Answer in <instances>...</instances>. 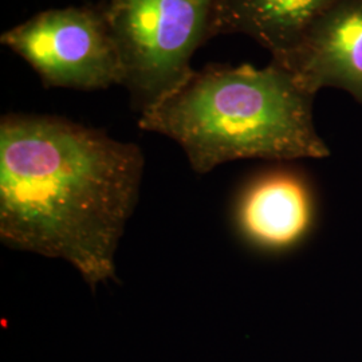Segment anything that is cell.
Wrapping results in <instances>:
<instances>
[{
    "mask_svg": "<svg viewBox=\"0 0 362 362\" xmlns=\"http://www.w3.org/2000/svg\"><path fill=\"white\" fill-rule=\"evenodd\" d=\"M107 22L122 81L144 113L194 73V52L212 38L214 0H109Z\"/></svg>",
    "mask_w": 362,
    "mask_h": 362,
    "instance_id": "3",
    "label": "cell"
},
{
    "mask_svg": "<svg viewBox=\"0 0 362 362\" xmlns=\"http://www.w3.org/2000/svg\"><path fill=\"white\" fill-rule=\"evenodd\" d=\"M310 188L294 172L275 170L252 181L240 196L236 223L251 245L269 251L297 246L313 227Z\"/></svg>",
    "mask_w": 362,
    "mask_h": 362,
    "instance_id": "6",
    "label": "cell"
},
{
    "mask_svg": "<svg viewBox=\"0 0 362 362\" xmlns=\"http://www.w3.org/2000/svg\"><path fill=\"white\" fill-rule=\"evenodd\" d=\"M141 149L66 118L0 122V239L64 259L83 281H116V252L139 199Z\"/></svg>",
    "mask_w": 362,
    "mask_h": 362,
    "instance_id": "1",
    "label": "cell"
},
{
    "mask_svg": "<svg viewBox=\"0 0 362 362\" xmlns=\"http://www.w3.org/2000/svg\"><path fill=\"white\" fill-rule=\"evenodd\" d=\"M0 40L21 55L46 86L98 90L121 85V59L105 4L37 13Z\"/></svg>",
    "mask_w": 362,
    "mask_h": 362,
    "instance_id": "4",
    "label": "cell"
},
{
    "mask_svg": "<svg viewBox=\"0 0 362 362\" xmlns=\"http://www.w3.org/2000/svg\"><path fill=\"white\" fill-rule=\"evenodd\" d=\"M276 64L314 95L336 88L362 105V0H337Z\"/></svg>",
    "mask_w": 362,
    "mask_h": 362,
    "instance_id": "5",
    "label": "cell"
},
{
    "mask_svg": "<svg viewBox=\"0 0 362 362\" xmlns=\"http://www.w3.org/2000/svg\"><path fill=\"white\" fill-rule=\"evenodd\" d=\"M337 0H214L212 37L243 34L282 62Z\"/></svg>",
    "mask_w": 362,
    "mask_h": 362,
    "instance_id": "7",
    "label": "cell"
},
{
    "mask_svg": "<svg viewBox=\"0 0 362 362\" xmlns=\"http://www.w3.org/2000/svg\"><path fill=\"white\" fill-rule=\"evenodd\" d=\"M314 94L286 67L208 66L144 112L140 128L180 145L196 173L246 158H325L313 121Z\"/></svg>",
    "mask_w": 362,
    "mask_h": 362,
    "instance_id": "2",
    "label": "cell"
}]
</instances>
